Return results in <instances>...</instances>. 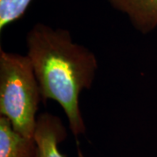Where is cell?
<instances>
[{"label": "cell", "instance_id": "cell-3", "mask_svg": "<svg viewBox=\"0 0 157 157\" xmlns=\"http://www.w3.org/2000/svg\"><path fill=\"white\" fill-rule=\"evenodd\" d=\"M66 138L67 131L61 120L48 113H41L34 133L37 147L35 157H65L59 149V144Z\"/></svg>", "mask_w": 157, "mask_h": 157}, {"label": "cell", "instance_id": "cell-4", "mask_svg": "<svg viewBox=\"0 0 157 157\" xmlns=\"http://www.w3.org/2000/svg\"><path fill=\"white\" fill-rule=\"evenodd\" d=\"M124 13L136 30L147 34L157 27V0H107Z\"/></svg>", "mask_w": 157, "mask_h": 157}, {"label": "cell", "instance_id": "cell-6", "mask_svg": "<svg viewBox=\"0 0 157 157\" xmlns=\"http://www.w3.org/2000/svg\"><path fill=\"white\" fill-rule=\"evenodd\" d=\"M33 0H0V31L18 20Z\"/></svg>", "mask_w": 157, "mask_h": 157}, {"label": "cell", "instance_id": "cell-5", "mask_svg": "<svg viewBox=\"0 0 157 157\" xmlns=\"http://www.w3.org/2000/svg\"><path fill=\"white\" fill-rule=\"evenodd\" d=\"M36 142L17 132L11 121L0 116V157H35Z\"/></svg>", "mask_w": 157, "mask_h": 157}, {"label": "cell", "instance_id": "cell-2", "mask_svg": "<svg viewBox=\"0 0 157 157\" xmlns=\"http://www.w3.org/2000/svg\"><path fill=\"white\" fill-rule=\"evenodd\" d=\"M42 100L40 88L28 56L0 49V114L14 129L33 139L36 113Z\"/></svg>", "mask_w": 157, "mask_h": 157}, {"label": "cell", "instance_id": "cell-1", "mask_svg": "<svg viewBox=\"0 0 157 157\" xmlns=\"http://www.w3.org/2000/svg\"><path fill=\"white\" fill-rule=\"evenodd\" d=\"M28 56L42 101H57L75 137L86 132L79 95L93 85L98 67L95 55L73 42L70 33L37 23L26 35Z\"/></svg>", "mask_w": 157, "mask_h": 157}]
</instances>
